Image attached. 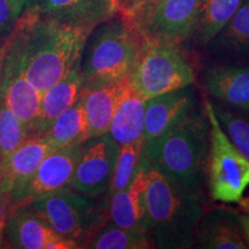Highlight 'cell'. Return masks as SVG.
I'll use <instances>...</instances> for the list:
<instances>
[{
  "label": "cell",
  "instance_id": "83f0119b",
  "mask_svg": "<svg viewBox=\"0 0 249 249\" xmlns=\"http://www.w3.org/2000/svg\"><path fill=\"white\" fill-rule=\"evenodd\" d=\"M142 145L143 142H134L121 145L119 148L113 174L108 186L110 195L124 189L132 180L141 160Z\"/></svg>",
  "mask_w": 249,
  "mask_h": 249
},
{
  "label": "cell",
  "instance_id": "4fadbf2b",
  "mask_svg": "<svg viewBox=\"0 0 249 249\" xmlns=\"http://www.w3.org/2000/svg\"><path fill=\"white\" fill-rule=\"evenodd\" d=\"M147 183L148 166L141 155L138 169L128 185L110 195L107 211L112 224L149 233L150 225L145 201Z\"/></svg>",
  "mask_w": 249,
  "mask_h": 249
},
{
  "label": "cell",
  "instance_id": "1f68e13d",
  "mask_svg": "<svg viewBox=\"0 0 249 249\" xmlns=\"http://www.w3.org/2000/svg\"><path fill=\"white\" fill-rule=\"evenodd\" d=\"M8 217V203L7 201L0 195V234H4L6 220Z\"/></svg>",
  "mask_w": 249,
  "mask_h": 249
},
{
  "label": "cell",
  "instance_id": "e0dca14e",
  "mask_svg": "<svg viewBox=\"0 0 249 249\" xmlns=\"http://www.w3.org/2000/svg\"><path fill=\"white\" fill-rule=\"evenodd\" d=\"M195 245L203 249H246L239 213L227 208L204 211L195 230Z\"/></svg>",
  "mask_w": 249,
  "mask_h": 249
},
{
  "label": "cell",
  "instance_id": "3957f363",
  "mask_svg": "<svg viewBox=\"0 0 249 249\" xmlns=\"http://www.w3.org/2000/svg\"><path fill=\"white\" fill-rule=\"evenodd\" d=\"M147 166L145 201L149 234L155 248H192L195 245L196 226L204 213L201 192L174 182L148 164Z\"/></svg>",
  "mask_w": 249,
  "mask_h": 249
},
{
  "label": "cell",
  "instance_id": "30bf717a",
  "mask_svg": "<svg viewBox=\"0 0 249 249\" xmlns=\"http://www.w3.org/2000/svg\"><path fill=\"white\" fill-rule=\"evenodd\" d=\"M119 148L108 133L83 143L71 188L92 198L107 192Z\"/></svg>",
  "mask_w": 249,
  "mask_h": 249
},
{
  "label": "cell",
  "instance_id": "6da1fadb",
  "mask_svg": "<svg viewBox=\"0 0 249 249\" xmlns=\"http://www.w3.org/2000/svg\"><path fill=\"white\" fill-rule=\"evenodd\" d=\"M91 33L45 17L34 4L7 40L22 58L27 79L43 93L81 61Z\"/></svg>",
  "mask_w": 249,
  "mask_h": 249
},
{
  "label": "cell",
  "instance_id": "484cf974",
  "mask_svg": "<svg viewBox=\"0 0 249 249\" xmlns=\"http://www.w3.org/2000/svg\"><path fill=\"white\" fill-rule=\"evenodd\" d=\"M93 249H149L155 248L154 240L147 232L114 225L103 227L85 246Z\"/></svg>",
  "mask_w": 249,
  "mask_h": 249
},
{
  "label": "cell",
  "instance_id": "ffe728a7",
  "mask_svg": "<svg viewBox=\"0 0 249 249\" xmlns=\"http://www.w3.org/2000/svg\"><path fill=\"white\" fill-rule=\"evenodd\" d=\"M144 107L145 99L133 89L127 79L108 129V134L119 147L134 142H143Z\"/></svg>",
  "mask_w": 249,
  "mask_h": 249
},
{
  "label": "cell",
  "instance_id": "9a60e30c",
  "mask_svg": "<svg viewBox=\"0 0 249 249\" xmlns=\"http://www.w3.org/2000/svg\"><path fill=\"white\" fill-rule=\"evenodd\" d=\"M194 85L155 96L145 101L143 142L160 135L198 108Z\"/></svg>",
  "mask_w": 249,
  "mask_h": 249
},
{
  "label": "cell",
  "instance_id": "52a82bcc",
  "mask_svg": "<svg viewBox=\"0 0 249 249\" xmlns=\"http://www.w3.org/2000/svg\"><path fill=\"white\" fill-rule=\"evenodd\" d=\"M21 209L42 218L57 234L76 241L92 229L96 220L93 198L71 187L42 196Z\"/></svg>",
  "mask_w": 249,
  "mask_h": 249
},
{
  "label": "cell",
  "instance_id": "d6a6232c",
  "mask_svg": "<svg viewBox=\"0 0 249 249\" xmlns=\"http://www.w3.org/2000/svg\"><path fill=\"white\" fill-rule=\"evenodd\" d=\"M139 0H118V6H119V14H124L128 12Z\"/></svg>",
  "mask_w": 249,
  "mask_h": 249
},
{
  "label": "cell",
  "instance_id": "ba28073f",
  "mask_svg": "<svg viewBox=\"0 0 249 249\" xmlns=\"http://www.w3.org/2000/svg\"><path fill=\"white\" fill-rule=\"evenodd\" d=\"M201 4L202 0H161L127 20L143 39L179 45L191 38Z\"/></svg>",
  "mask_w": 249,
  "mask_h": 249
},
{
  "label": "cell",
  "instance_id": "f1b7e54d",
  "mask_svg": "<svg viewBox=\"0 0 249 249\" xmlns=\"http://www.w3.org/2000/svg\"><path fill=\"white\" fill-rule=\"evenodd\" d=\"M36 0H0V48L11 35L24 12Z\"/></svg>",
  "mask_w": 249,
  "mask_h": 249
},
{
  "label": "cell",
  "instance_id": "277c9868",
  "mask_svg": "<svg viewBox=\"0 0 249 249\" xmlns=\"http://www.w3.org/2000/svg\"><path fill=\"white\" fill-rule=\"evenodd\" d=\"M143 37L130 21L116 15L87 39L81 71L85 87L128 79L138 62Z\"/></svg>",
  "mask_w": 249,
  "mask_h": 249
},
{
  "label": "cell",
  "instance_id": "8fae6325",
  "mask_svg": "<svg viewBox=\"0 0 249 249\" xmlns=\"http://www.w3.org/2000/svg\"><path fill=\"white\" fill-rule=\"evenodd\" d=\"M82 144L54 149L46 156L26 188L15 202L9 213L26 207L30 202L71 185L75 167L82 151ZM8 213V214H9Z\"/></svg>",
  "mask_w": 249,
  "mask_h": 249
},
{
  "label": "cell",
  "instance_id": "f546056e",
  "mask_svg": "<svg viewBox=\"0 0 249 249\" xmlns=\"http://www.w3.org/2000/svg\"><path fill=\"white\" fill-rule=\"evenodd\" d=\"M160 1H161V0H139V1L136 2V4L134 5L128 12H126L124 14H120V15L126 18H133L134 15L141 13V12L147 11L148 8L152 7V6L158 4Z\"/></svg>",
  "mask_w": 249,
  "mask_h": 249
},
{
  "label": "cell",
  "instance_id": "7c38bea8",
  "mask_svg": "<svg viewBox=\"0 0 249 249\" xmlns=\"http://www.w3.org/2000/svg\"><path fill=\"white\" fill-rule=\"evenodd\" d=\"M52 150L54 149L43 136H30L0 160V195L7 201L8 213L39 164Z\"/></svg>",
  "mask_w": 249,
  "mask_h": 249
},
{
  "label": "cell",
  "instance_id": "d6986e66",
  "mask_svg": "<svg viewBox=\"0 0 249 249\" xmlns=\"http://www.w3.org/2000/svg\"><path fill=\"white\" fill-rule=\"evenodd\" d=\"M83 88L85 85L80 61L61 80L43 91L35 136H42L55 118L80 98Z\"/></svg>",
  "mask_w": 249,
  "mask_h": 249
},
{
  "label": "cell",
  "instance_id": "ac0fdd59",
  "mask_svg": "<svg viewBox=\"0 0 249 249\" xmlns=\"http://www.w3.org/2000/svg\"><path fill=\"white\" fill-rule=\"evenodd\" d=\"M202 86L214 99L249 111V66L209 64Z\"/></svg>",
  "mask_w": 249,
  "mask_h": 249
},
{
  "label": "cell",
  "instance_id": "4316f807",
  "mask_svg": "<svg viewBox=\"0 0 249 249\" xmlns=\"http://www.w3.org/2000/svg\"><path fill=\"white\" fill-rule=\"evenodd\" d=\"M30 138L22 120L9 108L0 95V160Z\"/></svg>",
  "mask_w": 249,
  "mask_h": 249
},
{
  "label": "cell",
  "instance_id": "44dd1931",
  "mask_svg": "<svg viewBox=\"0 0 249 249\" xmlns=\"http://www.w3.org/2000/svg\"><path fill=\"white\" fill-rule=\"evenodd\" d=\"M126 80L99 83L83 88L82 98L88 123L89 140L108 133Z\"/></svg>",
  "mask_w": 249,
  "mask_h": 249
},
{
  "label": "cell",
  "instance_id": "5b68a950",
  "mask_svg": "<svg viewBox=\"0 0 249 249\" xmlns=\"http://www.w3.org/2000/svg\"><path fill=\"white\" fill-rule=\"evenodd\" d=\"M203 112L209 123L205 182L210 197L223 203H238L249 186V160L227 138L210 99H203Z\"/></svg>",
  "mask_w": 249,
  "mask_h": 249
},
{
  "label": "cell",
  "instance_id": "2e32d148",
  "mask_svg": "<svg viewBox=\"0 0 249 249\" xmlns=\"http://www.w3.org/2000/svg\"><path fill=\"white\" fill-rule=\"evenodd\" d=\"M35 4L45 17L91 31L119 14L118 0H36Z\"/></svg>",
  "mask_w": 249,
  "mask_h": 249
},
{
  "label": "cell",
  "instance_id": "603a6c76",
  "mask_svg": "<svg viewBox=\"0 0 249 249\" xmlns=\"http://www.w3.org/2000/svg\"><path fill=\"white\" fill-rule=\"evenodd\" d=\"M42 136L53 149L79 145L88 141L89 129L82 95L55 118Z\"/></svg>",
  "mask_w": 249,
  "mask_h": 249
},
{
  "label": "cell",
  "instance_id": "9c48e42d",
  "mask_svg": "<svg viewBox=\"0 0 249 249\" xmlns=\"http://www.w3.org/2000/svg\"><path fill=\"white\" fill-rule=\"evenodd\" d=\"M0 95L22 120L29 136H35L42 92L27 79L22 58L7 39L0 48Z\"/></svg>",
  "mask_w": 249,
  "mask_h": 249
},
{
  "label": "cell",
  "instance_id": "e575fe53",
  "mask_svg": "<svg viewBox=\"0 0 249 249\" xmlns=\"http://www.w3.org/2000/svg\"><path fill=\"white\" fill-rule=\"evenodd\" d=\"M4 245V234H0V248Z\"/></svg>",
  "mask_w": 249,
  "mask_h": 249
},
{
  "label": "cell",
  "instance_id": "8992f818",
  "mask_svg": "<svg viewBox=\"0 0 249 249\" xmlns=\"http://www.w3.org/2000/svg\"><path fill=\"white\" fill-rule=\"evenodd\" d=\"M130 86L147 101L194 85V67L177 44L143 39L138 62L128 77Z\"/></svg>",
  "mask_w": 249,
  "mask_h": 249
},
{
  "label": "cell",
  "instance_id": "cb8c5ba5",
  "mask_svg": "<svg viewBox=\"0 0 249 249\" xmlns=\"http://www.w3.org/2000/svg\"><path fill=\"white\" fill-rule=\"evenodd\" d=\"M244 0H202L191 38L204 46L226 26Z\"/></svg>",
  "mask_w": 249,
  "mask_h": 249
},
{
  "label": "cell",
  "instance_id": "7402d4cb",
  "mask_svg": "<svg viewBox=\"0 0 249 249\" xmlns=\"http://www.w3.org/2000/svg\"><path fill=\"white\" fill-rule=\"evenodd\" d=\"M4 236L12 248L48 249L50 242L57 239L59 234L35 213L27 209H18L8 214Z\"/></svg>",
  "mask_w": 249,
  "mask_h": 249
},
{
  "label": "cell",
  "instance_id": "4dcf8cb0",
  "mask_svg": "<svg viewBox=\"0 0 249 249\" xmlns=\"http://www.w3.org/2000/svg\"><path fill=\"white\" fill-rule=\"evenodd\" d=\"M239 222H240L242 234H244V239L247 245V248H249V213H239Z\"/></svg>",
  "mask_w": 249,
  "mask_h": 249
},
{
  "label": "cell",
  "instance_id": "7a4b0ae2",
  "mask_svg": "<svg viewBox=\"0 0 249 249\" xmlns=\"http://www.w3.org/2000/svg\"><path fill=\"white\" fill-rule=\"evenodd\" d=\"M209 123L196 108L160 135L143 142L142 157L149 166L172 181L201 192L205 181Z\"/></svg>",
  "mask_w": 249,
  "mask_h": 249
},
{
  "label": "cell",
  "instance_id": "5bb4252c",
  "mask_svg": "<svg viewBox=\"0 0 249 249\" xmlns=\"http://www.w3.org/2000/svg\"><path fill=\"white\" fill-rule=\"evenodd\" d=\"M204 53L210 64L249 66V0L208 44Z\"/></svg>",
  "mask_w": 249,
  "mask_h": 249
},
{
  "label": "cell",
  "instance_id": "d4e9b609",
  "mask_svg": "<svg viewBox=\"0 0 249 249\" xmlns=\"http://www.w3.org/2000/svg\"><path fill=\"white\" fill-rule=\"evenodd\" d=\"M211 105L227 138L249 160V111L214 98Z\"/></svg>",
  "mask_w": 249,
  "mask_h": 249
},
{
  "label": "cell",
  "instance_id": "836d02e7",
  "mask_svg": "<svg viewBox=\"0 0 249 249\" xmlns=\"http://www.w3.org/2000/svg\"><path fill=\"white\" fill-rule=\"evenodd\" d=\"M238 203L240 204L241 210L244 211V213H249V196L248 197H242L241 200L238 202Z\"/></svg>",
  "mask_w": 249,
  "mask_h": 249
}]
</instances>
